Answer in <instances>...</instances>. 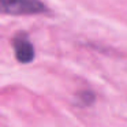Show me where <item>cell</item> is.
<instances>
[{"label": "cell", "instance_id": "1", "mask_svg": "<svg viewBox=\"0 0 127 127\" xmlns=\"http://www.w3.org/2000/svg\"><path fill=\"white\" fill-rule=\"evenodd\" d=\"M3 14L10 15H36L47 11V7L40 0H0Z\"/></svg>", "mask_w": 127, "mask_h": 127}, {"label": "cell", "instance_id": "2", "mask_svg": "<svg viewBox=\"0 0 127 127\" xmlns=\"http://www.w3.org/2000/svg\"><path fill=\"white\" fill-rule=\"evenodd\" d=\"M12 47L15 51V58L21 63H30L34 59V47L28 40L25 34L17 36L12 41Z\"/></svg>", "mask_w": 127, "mask_h": 127}, {"label": "cell", "instance_id": "3", "mask_svg": "<svg viewBox=\"0 0 127 127\" xmlns=\"http://www.w3.org/2000/svg\"><path fill=\"white\" fill-rule=\"evenodd\" d=\"M78 98H82V105H89L92 101L94 100L93 93H88V92H82V93H78Z\"/></svg>", "mask_w": 127, "mask_h": 127}]
</instances>
